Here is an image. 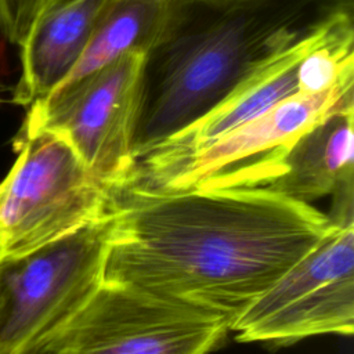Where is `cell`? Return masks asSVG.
<instances>
[{
	"instance_id": "obj_15",
	"label": "cell",
	"mask_w": 354,
	"mask_h": 354,
	"mask_svg": "<svg viewBox=\"0 0 354 354\" xmlns=\"http://www.w3.org/2000/svg\"><path fill=\"white\" fill-rule=\"evenodd\" d=\"M7 90V87L6 86H3L1 83H0V104H3L6 100H4V97H3V94H4V91Z\"/></svg>"
},
{
	"instance_id": "obj_8",
	"label": "cell",
	"mask_w": 354,
	"mask_h": 354,
	"mask_svg": "<svg viewBox=\"0 0 354 354\" xmlns=\"http://www.w3.org/2000/svg\"><path fill=\"white\" fill-rule=\"evenodd\" d=\"M354 75L315 94H295L192 155L156 191L263 187L297 138L333 111L354 104Z\"/></svg>"
},
{
	"instance_id": "obj_9",
	"label": "cell",
	"mask_w": 354,
	"mask_h": 354,
	"mask_svg": "<svg viewBox=\"0 0 354 354\" xmlns=\"http://www.w3.org/2000/svg\"><path fill=\"white\" fill-rule=\"evenodd\" d=\"M348 14L350 6L335 11L321 26L267 61L203 116L140 153L124 185L156 188L192 155L299 94L296 72L300 59L324 41Z\"/></svg>"
},
{
	"instance_id": "obj_4",
	"label": "cell",
	"mask_w": 354,
	"mask_h": 354,
	"mask_svg": "<svg viewBox=\"0 0 354 354\" xmlns=\"http://www.w3.org/2000/svg\"><path fill=\"white\" fill-rule=\"evenodd\" d=\"M108 212L18 257H0V354H37L102 283Z\"/></svg>"
},
{
	"instance_id": "obj_2",
	"label": "cell",
	"mask_w": 354,
	"mask_h": 354,
	"mask_svg": "<svg viewBox=\"0 0 354 354\" xmlns=\"http://www.w3.org/2000/svg\"><path fill=\"white\" fill-rule=\"evenodd\" d=\"M344 6V0L188 4L169 37L148 55L134 158L203 116Z\"/></svg>"
},
{
	"instance_id": "obj_13",
	"label": "cell",
	"mask_w": 354,
	"mask_h": 354,
	"mask_svg": "<svg viewBox=\"0 0 354 354\" xmlns=\"http://www.w3.org/2000/svg\"><path fill=\"white\" fill-rule=\"evenodd\" d=\"M47 0H0V39L21 47Z\"/></svg>"
},
{
	"instance_id": "obj_7",
	"label": "cell",
	"mask_w": 354,
	"mask_h": 354,
	"mask_svg": "<svg viewBox=\"0 0 354 354\" xmlns=\"http://www.w3.org/2000/svg\"><path fill=\"white\" fill-rule=\"evenodd\" d=\"M238 342H293L354 330V224L336 225L228 328Z\"/></svg>"
},
{
	"instance_id": "obj_3",
	"label": "cell",
	"mask_w": 354,
	"mask_h": 354,
	"mask_svg": "<svg viewBox=\"0 0 354 354\" xmlns=\"http://www.w3.org/2000/svg\"><path fill=\"white\" fill-rule=\"evenodd\" d=\"M15 162L0 181V257H18L102 217L111 189L61 137L12 138Z\"/></svg>"
},
{
	"instance_id": "obj_6",
	"label": "cell",
	"mask_w": 354,
	"mask_h": 354,
	"mask_svg": "<svg viewBox=\"0 0 354 354\" xmlns=\"http://www.w3.org/2000/svg\"><path fill=\"white\" fill-rule=\"evenodd\" d=\"M227 332L217 314L102 282L37 354H207Z\"/></svg>"
},
{
	"instance_id": "obj_10",
	"label": "cell",
	"mask_w": 354,
	"mask_h": 354,
	"mask_svg": "<svg viewBox=\"0 0 354 354\" xmlns=\"http://www.w3.org/2000/svg\"><path fill=\"white\" fill-rule=\"evenodd\" d=\"M111 0H58L40 12L21 44V76L11 102L28 108L72 71Z\"/></svg>"
},
{
	"instance_id": "obj_12",
	"label": "cell",
	"mask_w": 354,
	"mask_h": 354,
	"mask_svg": "<svg viewBox=\"0 0 354 354\" xmlns=\"http://www.w3.org/2000/svg\"><path fill=\"white\" fill-rule=\"evenodd\" d=\"M188 4L176 0H111L80 58L54 90L104 68L126 53L144 51L149 55L169 37Z\"/></svg>"
},
{
	"instance_id": "obj_1",
	"label": "cell",
	"mask_w": 354,
	"mask_h": 354,
	"mask_svg": "<svg viewBox=\"0 0 354 354\" xmlns=\"http://www.w3.org/2000/svg\"><path fill=\"white\" fill-rule=\"evenodd\" d=\"M102 282L134 286L230 325L337 224L267 187L111 189Z\"/></svg>"
},
{
	"instance_id": "obj_11",
	"label": "cell",
	"mask_w": 354,
	"mask_h": 354,
	"mask_svg": "<svg viewBox=\"0 0 354 354\" xmlns=\"http://www.w3.org/2000/svg\"><path fill=\"white\" fill-rule=\"evenodd\" d=\"M354 104L342 106L292 145L277 177L267 187L310 205L328 195L353 194Z\"/></svg>"
},
{
	"instance_id": "obj_14",
	"label": "cell",
	"mask_w": 354,
	"mask_h": 354,
	"mask_svg": "<svg viewBox=\"0 0 354 354\" xmlns=\"http://www.w3.org/2000/svg\"><path fill=\"white\" fill-rule=\"evenodd\" d=\"M55 1H58V0H47L43 10H46L48 6H51ZM176 1L189 3V4H199V6H209V7H230V6H236V4H243V3L257 1V0H176Z\"/></svg>"
},
{
	"instance_id": "obj_5",
	"label": "cell",
	"mask_w": 354,
	"mask_h": 354,
	"mask_svg": "<svg viewBox=\"0 0 354 354\" xmlns=\"http://www.w3.org/2000/svg\"><path fill=\"white\" fill-rule=\"evenodd\" d=\"M148 54L130 51L28 106L18 136L40 131L65 140L108 189L134 167V147Z\"/></svg>"
}]
</instances>
